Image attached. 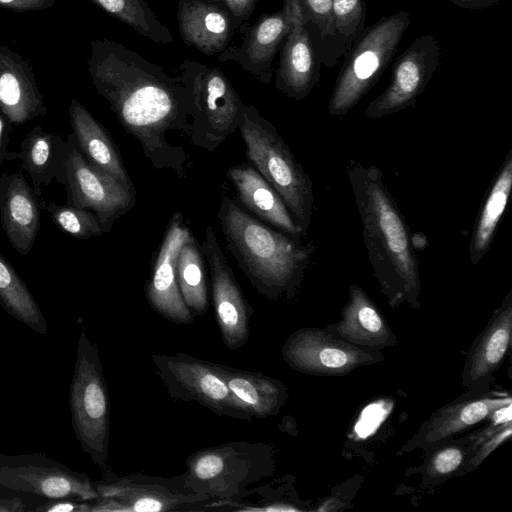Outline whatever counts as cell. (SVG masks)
<instances>
[{"instance_id": "obj_33", "label": "cell", "mask_w": 512, "mask_h": 512, "mask_svg": "<svg viewBox=\"0 0 512 512\" xmlns=\"http://www.w3.org/2000/svg\"><path fill=\"white\" fill-rule=\"evenodd\" d=\"M89 1L154 43L170 44L174 41L170 30L145 0Z\"/></svg>"}, {"instance_id": "obj_22", "label": "cell", "mask_w": 512, "mask_h": 512, "mask_svg": "<svg viewBox=\"0 0 512 512\" xmlns=\"http://www.w3.org/2000/svg\"><path fill=\"white\" fill-rule=\"evenodd\" d=\"M0 111L13 125L43 117L48 109L29 61L0 44Z\"/></svg>"}, {"instance_id": "obj_4", "label": "cell", "mask_w": 512, "mask_h": 512, "mask_svg": "<svg viewBox=\"0 0 512 512\" xmlns=\"http://www.w3.org/2000/svg\"><path fill=\"white\" fill-rule=\"evenodd\" d=\"M246 158L276 190L302 236L311 224L313 183L275 126L253 105H245L238 124Z\"/></svg>"}, {"instance_id": "obj_21", "label": "cell", "mask_w": 512, "mask_h": 512, "mask_svg": "<svg viewBox=\"0 0 512 512\" xmlns=\"http://www.w3.org/2000/svg\"><path fill=\"white\" fill-rule=\"evenodd\" d=\"M21 172L0 174V224L20 255L32 249L40 227V202Z\"/></svg>"}, {"instance_id": "obj_3", "label": "cell", "mask_w": 512, "mask_h": 512, "mask_svg": "<svg viewBox=\"0 0 512 512\" xmlns=\"http://www.w3.org/2000/svg\"><path fill=\"white\" fill-rule=\"evenodd\" d=\"M226 247L251 285L264 297L278 301L297 293L316 249L300 235L268 227L223 195L217 213Z\"/></svg>"}, {"instance_id": "obj_27", "label": "cell", "mask_w": 512, "mask_h": 512, "mask_svg": "<svg viewBox=\"0 0 512 512\" xmlns=\"http://www.w3.org/2000/svg\"><path fill=\"white\" fill-rule=\"evenodd\" d=\"M232 396L252 418L279 413L288 398L285 384L261 373L216 364Z\"/></svg>"}, {"instance_id": "obj_2", "label": "cell", "mask_w": 512, "mask_h": 512, "mask_svg": "<svg viewBox=\"0 0 512 512\" xmlns=\"http://www.w3.org/2000/svg\"><path fill=\"white\" fill-rule=\"evenodd\" d=\"M347 175L361 218L363 240L381 292L390 306H420L419 260L405 217L389 192L382 171L349 160Z\"/></svg>"}, {"instance_id": "obj_28", "label": "cell", "mask_w": 512, "mask_h": 512, "mask_svg": "<svg viewBox=\"0 0 512 512\" xmlns=\"http://www.w3.org/2000/svg\"><path fill=\"white\" fill-rule=\"evenodd\" d=\"M67 149V141L58 134L45 131L42 125L35 126L22 140L17 159L21 161L20 168L29 174L38 198L42 187L53 179L62 183Z\"/></svg>"}, {"instance_id": "obj_35", "label": "cell", "mask_w": 512, "mask_h": 512, "mask_svg": "<svg viewBox=\"0 0 512 512\" xmlns=\"http://www.w3.org/2000/svg\"><path fill=\"white\" fill-rule=\"evenodd\" d=\"M40 207L50 215L62 231L78 239H89L107 233L105 227L91 210L70 205L40 201Z\"/></svg>"}, {"instance_id": "obj_39", "label": "cell", "mask_w": 512, "mask_h": 512, "mask_svg": "<svg viewBox=\"0 0 512 512\" xmlns=\"http://www.w3.org/2000/svg\"><path fill=\"white\" fill-rule=\"evenodd\" d=\"M56 0H0V8L14 12H29L49 9Z\"/></svg>"}, {"instance_id": "obj_37", "label": "cell", "mask_w": 512, "mask_h": 512, "mask_svg": "<svg viewBox=\"0 0 512 512\" xmlns=\"http://www.w3.org/2000/svg\"><path fill=\"white\" fill-rule=\"evenodd\" d=\"M512 433V423L504 426L492 436L480 442L467 460L463 474L476 469L484 459L504 441L509 440Z\"/></svg>"}, {"instance_id": "obj_32", "label": "cell", "mask_w": 512, "mask_h": 512, "mask_svg": "<svg viewBox=\"0 0 512 512\" xmlns=\"http://www.w3.org/2000/svg\"><path fill=\"white\" fill-rule=\"evenodd\" d=\"M306 30L321 65L332 68L340 62L332 0H298Z\"/></svg>"}, {"instance_id": "obj_1", "label": "cell", "mask_w": 512, "mask_h": 512, "mask_svg": "<svg viewBox=\"0 0 512 512\" xmlns=\"http://www.w3.org/2000/svg\"><path fill=\"white\" fill-rule=\"evenodd\" d=\"M92 85L110 105L120 125L140 144L152 166L184 173L187 154L169 142L171 132L189 134L193 94L187 66L171 76L155 63L116 41L89 43Z\"/></svg>"}, {"instance_id": "obj_24", "label": "cell", "mask_w": 512, "mask_h": 512, "mask_svg": "<svg viewBox=\"0 0 512 512\" xmlns=\"http://www.w3.org/2000/svg\"><path fill=\"white\" fill-rule=\"evenodd\" d=\"M177 23L183 42L206 55L221 53L235 28L228 10L208 0H178Z\"/></svg>"}, {"instance_id": "obj_16", "label": "cell", "mask_w": 512, "mask_h": 512, "mask_svg": "<svg viewBox=\"0 0 512 512\" xmlns=\"http://www.w3.org/2000/svg\"><path fill=\"white\" fill-rule=\"evenodd\" d=\"M191 235L183 215L175 212L168 223L145 285V296L150 306L163 318L178 324H190L194 319L182 298L176 271L181 247Z\"/></svg>"}, {"instance_id": "obj_17", "label": "cell", "mask_w": 512, "mask_h": 512, "mask_svg": "<svg viewBox=\"0 0 512 512\" xmlns=\"http://www.w3.org/2000/svg\"><path fill=\"white\" fill-rule=\"evenodd\" d=\"M0 486L7 489L61 500L95 501V483L84 473L50 461L0 465Z\"/></svg>"}, {"instance_id": "obj_11", "label": "cell", "mask_w": 512, "mask_h": 512, "mask_svg": "<svg viewBox=\"0 0 512 512\" xmlns=\"http://www.w3.org/2000/svg\"><path fill=\"white\" fill-rule=\"evenodd\" d=\"M66 141L68 149L61 184L65 186L67 204L91 210L108 233L116 220L134 207L136 193L89 163L72 134H68Z\"/></svg>"}, {"instance_id": "obj_34", "label": "cell", "mask_w": 512, "mask_h": 512, "mask_svg": "<svg viewBox=\"0 0 512 512\" xmlns=\"http://www.w3.org/2000/svg\"><path fill=\"white\" fill-rule=\"evenodd\" d=\"M472 443V437L467 434L456 440L453 438L442 442L428 450L421 470L423 483L433 485L462 475L473 450Z\"/></svg>"}, {"instance_id": "obj_40", "label": "cell", "mask_w": 512, "mask_h": 512, "mask_svg": "<svg viewBox=\"0 0 512 512\" xmlns=\"http://www.w3.org/2000/svg\"><path fill=\"white\" fill-rule=\"evenodd\" d=\"M91 504L88 501L74 499H61L36 508L43 512H90Z\"/></svg>"}, {"instance_id": "obj_9", "label": "cell", "mask_w": 512, "mask_h": 512, "mask_svg": "<svg viewBox=\"0 0 512 512\" xmlns=\"http://www.w3.org/2000/svg\"><path fill=\"white\" fill-rule=\"evenodd\" d=\"M98 498L90 512H165L190 510L210 500L184 485L183 475L164 478L139 473L116 476L112 471L95 482Z\"/></svg>"}, {"instance_id": "obj_15", "label": "cell", "mask_w": 512, "mask_h": 512, "mask_svg": "<svg viewBox=\"0 0 512 512\" xmlns=\"http://www.w3.org/2000/svg\"><path fill=\"white\" fill-rule=\"evenodd\" d=\"M512 403V398L505 391L484 390L466 391L434 412L413 435L402 451L410 452L422 449L425 452L434 446L453 439L485 421L490 414L501 406Z\"/></svg>"}, {"instance_id": "obj_30", "label": "cell", "mask_w": 512, "mask_h": 512, "mask_svg": "<svg viewBox=\"0 0 512 512\" xmlns=\"http://www.w3.org/2000/svg\"><path fill=\"white\" fill-rule=\"evenodd\" d=\"M0 304L14 319L39 334H47V322L34 296L17 271L1 253Z\"/></svg>"}, {"instance_id": "obj_38", "label": "cell", "mask_w": 512, "mask_h": 512, "mask_svg": "<svg viewBox=\"0 0 512 512\" xmlns=\"http://www.w3.org/2000/svg\"><path fill=\"white\" fill-rule=\"evenodd\" d=\"M222 3L232 16L235 28H240L252 16L259 0H208Z\"/></svg>"}, {"instance_id": "obj_31", "label": "cell", "mask_w": 512, "mask_h": 512, "mask_svg": "<svg viewBox=\"0 0 512 512\" xmlns=\"http://www.w3.org/2000/svg\"><path fill=\"white\" fill-rule=\"evenodd\" d=\"M176 271L182 298L192 315L205 314L208 309L205 262L193 235L181 247Z\"/></svg>"}, {"instance_id": "obj_7", "label": "cell", "mask_w": 512, "mask_h": 512, "mask_svg": "<svg viewBox=\"0 0 512 512\" xmlns=\"http://www.w3.org/2000/svg\"><path fill=\"white\" fill-rule=\"evenodd\" d=\"M410 25V14L400 11L381 17L365 28L345 56L327 113L343 116L370 91L395 55Z\"/></svg>"}, {"instance_id": "obj_42", "label": "cell", "mask_w": 512, "mask_h": 512, "mask_svg": "<svg viewBox=\"0 0 512 512\" xmlns=\"http://www.w3.org/2000/svg\"><path fill=\"white\" fill-rule=\"evenodd\" d=\"M499 0H451V2L463 9H485L494 5Z\"/></svg>"}, {"instance_id": "obj_41", "label": "cell", "mask_w": 512, "mask_h": 512, "mask_svg": "<svg viewBox=\"0 0 512 512\" xmlns=\"http://www.w3.org/2000/svg\"><path fill=\"white\" fill-rule=\"evenodd\" d=\"M8 123L6 118L0 114V164L4 161H10L17 159V152H11L8 150Z\"/></svg>"}, {"instance_id": "obj_6", "label": "cell", "mask_w": 512, "mask_h": 512, "mask_svg": "<svg viewBox=\"0 0 512 512\" xmlns=\"http://www.w3.org/2000/svg\"><path fill=\"white\" fill-rule=\"evenodd\" d=\"M72 426L82 450L105 475L108 464L110 401L97 345L81 329L70 384Z\"/></svg>"}, {"instance_id": "obj_5", "label": "cell", "mask_w": 512, "mask_h": 512, "mask_svg": "<svg viewBox=\"0 0 512 512\" xmlns=\"http://www.w3.org/2000/svg\"><path fill=\"white\" fill-rule=\"evenodd\" d=\"M185 465L186 488L210 500L236 499L275 472V450L263 442L231 441L194 452Z\"/></svg>"}, {"instance_id": "obj_12", "label": "cell", "mask_w": 512, "mask_h": 512, "mask_svg": "<svg viewBox=\"0 0 512 512\" xmlns=\"http://www.w3.org/2000/svg\"><path fill=\"white\" fill-rule=\"evenodd\" d=\"M281 354L292 369L325 376L345 375L384 359L378 351L359 348L320 328L295 331L285 340Z\"/></svg>"}, {"instance_id": "obj_18", "label": "cell", "mask_w": 512, "mask_h": 512, "mask_svg": "<svg viewBox=\"0 0 512 512\" xmlns=\"http://www.w3.org/2000/svg\"><path fill=\"white\" fill-rule=\"evenodd\" d=\"M290 28L281 45L275 87L294 100L309 96L320 79L321 63L305 27L298 0H285Z\"/></svg>"}, {"instance_id": "obj_25", "label": "cell", "mask_w": 512, "mask_h": 512, "mask_svg": "<svg viewBox=\"0 0 512 512\" xmlns=\"http://www.w3.org/2000/svg\"><path fill=\"white\" fill-rule=\"evenodd\" d=\"M70 125L76 145L85 159L109 174L123 187L136 193L117 145L105 127L78 100L72 98L69 108Z\"/></svg>"}, {"instance_id": "obj_13", "label": "cell", "mask_w": 512, "mask_h": 512, "mask_svg": "<svg viewBox=\"0 0 512 512\" xmlns=\"http://www.w3.org/2000/svg\"><path fill=\"white\" fill-rule=\"evenodd\" d=\"M440 57V46L432 34L414 39L397 58L387 88L366 107L365 117L379 119L414 106L436 72Z\"/></svg>"}, {"instance_id": "obj_8", "label": "cell", "mask_w": 512, "mask_h": 512, "mask_svg": "<svg viewBox=\"0 0 512 512\" xmlns=\"http://www.w3.org/2000/svg\"><path fill=\"white\" fill-rule=\"evenodd\" d=\"M183 61L193 94L190 141L197 147L214 152L238 129L246 104L219 67H208L188 58Z\"/></svg>"}, {"instance_id": "obj_10", "label": "cell", "mask_w": 512, "mask_h": 512, "mask_svg": "<svg viewBox=\"0 0 512 512\" xmlns=\"http://www.w3.org/2000/svg\"><path fill=\"white\" fill-rule=\"evenodd\" d=\"M151 361L163 386L175 400L196 402L220 416L253 419L232 396L216 363L182 352L153 354Z\"/></svg>"}, {"instance_id": "obj_26", "label": "cell", "mask_w": 512, "mask_h": 512, "mask_svg": "<svg viewBox=\"0 0 512 512\" xmlns=\"http://www.w3.org/2000/svg\"><path fill=\"white\" fill-rule=\"evenodd\" d=\"M226 175L242 206L277 230L302 236L279 194L253 166L247 163L234 165Z\"/></svg>"}, {"instance_id": "obj_36", "label": "cell", "mask_w": 512, "mask_h": 512, "mask_svg": "<svg viewBox=\"0 0 512 512\" xmlns=\"http://www.w3.org/2000/svg\"><path fill=\"white\" fill-rule=\"evenodd\" d=\"M332 11L339 54L345 57L365 29L364 0H332Z\"/></svg>"}, {"instance_id": "obj_29", "label": "cell", "mask_w": 512, "mask_h": 512, "mask_svg": "<svg viewBox=\"0 0 512 512\" xmlns=\"http://www.w3.org/2000/svg\"><path fill=\"white\" fill-rule=\"evenodd\" d=\"M512 188V148L509 149L476 219L469 244V258L478 264L488 252Z\"/></svg>"}, {"instance_id": "obj_14", "label": "cell", "mask_w": 512, "mask_h": 512, "mask_svg": "<svg viewBox=\"0 0 512 512\" xmlns=\"http://www.w3.org/2000/svg\"><path fill=\"white\" fill-rule=\"evenodd\" d=\"M200 248L210 272L212 301L222 341L231 350L239 349L248 342L253 309L209 225Z\"/></svg>"}, {"instance_id": "obj_23", "label": "cell", "mask_w": 512, "mask_h": 512, "mask_svg": "<svg viewBox=\"0 0 512 512\" xmlns=\"http://www.w3.org/2000/svg\"><path fill=\"white\" fill-rule=\"evenodd\" d=\"M341 319L325 330L359 348L378 351L396 343V336L377 305L362 287L352 284Z\"/></svg>"}, {"instance_id": "obj_19", "label": "cell", "mask_w": 512, "mask_h": 512, "mask_svg": "<svg viewBox=\"0 0 512 512\" xmlns=\"http://www.w3.org/2000/svg\"><path fill=\"white\" fill-rule=\"evenodd\" d=\"M290 28L288 10L285 5L273 13H263L251 25L245 26L239 45L227 46L218 59L233 61L259 82L272 81V63Z\"/></svg>"}, {"instance_id": "obj_20", "label": "cell", "mask_w": 512, "mask_h": 512, "mask_svg": "<svg viewBox=\"0 0 512 512\" xmlns=\"http://www.w3.org/2000/svg\"><path fill=\"white\" fill-rule=\"evenodd\" d=\"M511 337L512 291H509L466 356L461 376L467 391L488 389L510 349Z\"/></svg>"}]
</instances>
